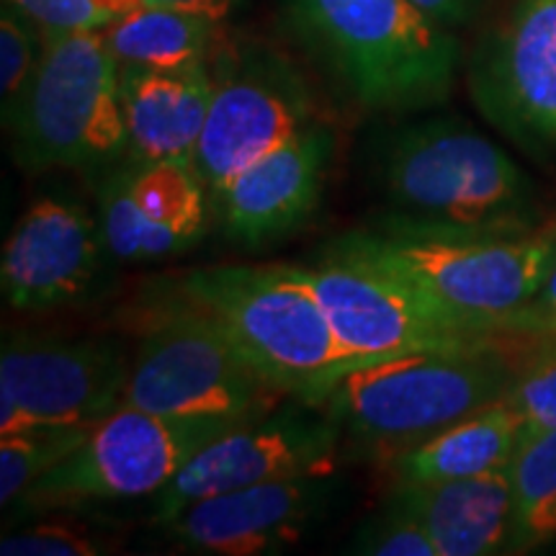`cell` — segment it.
I'll use <instances>...</instances> for the list:
<instances>
[{
    "label": "cell",
    "instance_id": "6da1fadb",
    "mask_svg": "<svg viewBox=\"0 0 556 556\" xmlns=\"http://www.w3.org/2000/svg\"><path fill=\"white\" fill-rule=\"evenodd\" d=\"M368 180L381 201L371 229L400 238H518L546 222L536 184L518 160L458 116L377 131Z\"/></svg>",
    "mask_w": 556,
    "mask_h": 556
},
{
    "label": "cell",
    "instance_id": "7a4b0ae2",
    "mask_svg": "<svg viewBox=\"0 0 556 556\" xmlns=\"http://www.w3.org/2000/svg\"><path fill=\"white\" fill-rule=\"evenodd\" d=\"M523 377L497 343H477L356 366L312 407L336 422L343 451L387 467L479 409L503 402Z\"/></svg>",
    "mask_w": 556,
    "mask_h": 556
},
{
    "label": "cell",
    "instance_id": "3957f363",
    "mask_svg": "<svg viewBox=\"0 0 556 556\" xmlns=\"http://www.w3.org/2000/svg\"><path fill=\"white\" fill-rule=\"evenodd\" d=\"M302 45L338 88L377 114H417L448 101L462 39L413 0H283Z\"/></svg>",
    "mask_w": 556,
    "mask_h": 556
},
{
    "label": "cell",
    "instance_id": "277c9868",
    "mask_svg": "<svg viewBox=\"0 0 556 556\" xmlns=\"http://www.w3.org/2000/svg\"><path fill=\"white\" fill-rule=\"evenodd\" d=\"M173 291L206 312L248 364L287 397L307 405L361 366L340 343L304 266L193 268Z\"/></svg>",
    "mask_w": 556,
    "mask_h": 556
},
{
    "label": "cell",
    "instance_id": "5b68a950",
    "mask_svg": "<svg viewBox=\"0 0 556 556\" xmlns=\"http://www.w3.org/2000/svg\"><path fill=\"white\" fill-rule=\"evenodd\" d=\"M325 253L384 270L477 338L495 343L554 266L556 219L518 238L486 240H417L358 229L340 235Z\"/></svg>",
    "mask_w": 556,
    "mask_h": 556
},
{
    "label": "cell",
    "instance_id": "8992f818",
    "mask_svg": "<svg viewBox=\"0 0 556 556\" xmlns=\"http://www.w3.org/2000/svg\"><path fill=\"white\" fill-rule=\"evenodd\" d=\"M3 129L16 165L31 176L122 163L129 150L122 65L103 29L45 34L37 75Z\"/></svg>",
    "mask_w": 556,
    "mask_h": 556
},
{
    "label": "cell",
    "instance_id": "52a82bcc",
    "mask_svg": "<svg viewBox=\"0 0 556 556\" xmlns=\"http://www.w3.org/2000/svg\"><path fill=\"white\" fill-rule=\"evenodd\" d=\"M281 400L289 397L268 384L227 332L178 291L148 309L124 405L165 417L250 420Z\"/></svg>",
    "mask_w": 556,
    "mask_h": 556
},
{
    "label": "cell",
    "instance_id": "ba28073f",
    "mask_svg": "<svg viewBox=\"0 0 556 556\" xmlns=\"http://www.w3.org/2000/svg\"><path fill=\"white\" fill-rule=\"evenodd\" d=\"M242 420L165 417L131 405L103 417L65 462L9 507V526L83 505L155 497L206 443Z\"/></svg>",
    "mask_w": 556,
    "mask_h": 556
},
{
    "label": "cell",
    "instance_id": "9c48e42d",
    "mask_svg": "<svg viewBox=\"0 0 556 556\" xmlns=\"http://www.w3.org/2000/svg\"><path fill=\"white\" fill-rule=\"evenodd\" d=\"M131 358L116 338L5 332L0 435L29 426L93 428L124 405Z\"/></svg>",
    "mask_w": 556,
    "mask_h": 556
},
{
    "label": "cell",
    "instance_id": "30bf717a",
    "mask_svg": "<svg viewBox=\"0 0 556 556\" xmlns=\"http://www.w3.org/2000/svg\"><path fill=\"white\" fill-rule=\"evenodd\" d=\"M479 114L539 163H556V0H507L467 60Z\"/></svg>",
    "mask_w": 556,
    "mask_h": 556
},
{
    "label": "cell",
    "instance_id": "8fae6325",
    "mask_svg": "<svg viewBox=\"0 0 556 556\" xmlns=\"http://www.w3.org/2000/svg\"><path fill=\"white\" fill-rule=\"evenodd\" d=\"M212 73V103L191 163L208 201L238 173L317 122L315 96L283 54L248 47L227 54Z\"/></svg>",
    "mask_w": 556,
    "mask_h": 556
},
{
    "label": "cell",
    "instance_id": "7c38bea8",
    "mask_svg": "<svg viewBox=\"0 0 556 556\" xmlns=\"http://www.w3.org/2000/svg\"><path fill=\"white\" fill-rule=\"evenodd\" d=\"M343 454L336 422L319 407L289 397L206 443L152 497V520L168 523L199 500L281 479L332 475Z\"/></svg>",
    "mask_w": 556,
    "mask_h": 556
},
{
    "label": "cell",
    "instance_id": "4fadbf2b",
    "mask_svg": "<svg viewBox=\"0 0 556 556\" xmlns=\"http://www.w3.org/2000/svg\"><path fill=\"white\" fill-rule=\"evenodd\" d=\"M304 274L332 332L361 366L417 351L490 343L368 263L323 253L315 266H304Z\"/></svg>",
    "mask_w": 556,
    "mask_h": 556
},
{
    "label": "cell",
    "instance_id": "5bb4252c",
    "mask_svg": "<svg viewBox=\"0 0 556 556\" xmlns=\"http://www.w3.org/2000/svg\"><path fill=\"white\" fill-rule=\"evenodd\" d=\"M109 258L99 217L86 204L41 197L5 240L0 287L9 307L26 315L75 307L93 294Z\"/></svg>",
    "mask_w": 556,
    "mask_h": 556
},
{
    "label": "cell",
    "instance_id": "9a60e30c",
    "mask_svg": "<svg viewBox=\"0 0 556 556\" xmlns=\"http://www.w3.org/2000/svg\"><path fill=\"white\" fill-rule=\"evenodd\" d=\"M338 500L332 475L219 492L163 523L178 552L208 556H268L294 548Z\"/></svg>",
    "mask_w": 556,
    "mask_h": 556
},
{
    "label": "cell",
    "instance_id": "2e32d148",
    "mask_svg": "<svg viewBox=\"0 0 556 556\" xmlns=\"http://www.w3.org/2000/svg\"><path fill=\"white\" fill-rule=\"evenodd\" d=\"M330 160L332 131L317 119L238 173L212 199L222 235L250 250L287 238L323 199Z\"/></svg>",
    "mask_w": 556,
    "mask_h": 556
},
{
    "label": "cell",
    "instance_id": "e0dca14e",
    "mask_svg": "<svg viewBox=\"0 0 556 556\" xmlns=\"http://www.w3.org/2000/svg\"><path fill=\"white\" fill-rule=\"evenodd\" d=\"M389 503L407 510L428 531L438 556L510 554V467L448 482L392 484Z\"/></svg>",
    "mask_w": 556,
    "mask_h": 556
},
{
    "label": "cell",
    "instance_id": "ac0fdd59",
    "mask_svg": "<svg viewBox=\"0 0 556 556\" xmlns=\"http://www.w3.org/2000/svg\"><path fill=\"white\" fill-rule=\"evenodd\" d=\"M212 60L178 70L122 67V106L129 131L127 160L193 163L212 103Z\"/></svg>",
    "mask_w": 556,
    "mask_h": 556
},
{
    "label": "cell",
    "instance_id": "d6986e66",
    "mask_svg": "<svg viewBox=\"0 0 556 556\" xmlns=\"http://www.w3.org/2000/svg\"><path fill=\"white\" fill-rule=\"evenodd\" d=\"M526 435L523 417L503 400L394 456L387 471L392 484L448 482L486 475L510 467Z\"/></svg>",
    "mask_w": 556,
    "mask_h": 556
},
{
    "label": "cell",
    "instance_id": "ffe728a7",
    "mask_svg": "<svg viewBox=\"0 0 556 556\" xmlns=\"http://www.w3.org/2000/svg\"><path fill=\"white\" fill-rule=\"evenodd\" d=\"M131 197L144 229V263L178 255L206 232L212 201L189 163H135Z\"/></svg>",
    "mask_w": 556,
    "mask_h": 556
},
{
    "label": "cell",
    "instance_id": "44dd1931",
    "mask_svg": "<svg viewBox=\"0 0 556 556\" xmlns=\"http://www.w3.org/2000/svg\"><path fill=\"white\" fill-rule=\"evenodd\" d=\"M222 21L160 5H139L103 29L122 67L178 70L212 60Z\"/></svg>",
    "mask_w": 556,
    "mask_h": 556
},
{
    "label": "cell",
    "instance_id": "7402d4cb",
    "mask_svg": "<svg viewBox=\"0 0 556 556\" xmlns=\"http://www.w3.org/2000/svg\"><path fill=\"white\" fill-rule=\"evenodd\" d=\"M510 475L516 500L510 554H526L556 539V426L526 435Z\"/></svg>",
    "mask_w": 556,
    "mask_h": 556
},
{
    "label": "cell",
    "instance_id": "603a6c76",
    "mask_svg": "<svg viewBox=\"0 0 556 556\" xmlns=\"http://www.w3.org/2000/svg\"><path fill=\"white\" fill-rule=\"evenodd\" d=\"M83 426H29L0 435V505L9 510L34 482L73 454L86 441Z\"/></svg>",
    "mask_w": 556,
    "mask_h": 556
},
{
    "label": "cell",
    "instance_id": "cb8c5ba5",
    "mask_svg": "<svg viewBox=\"0 0 556 556\" xmlns=\"http://www.w3.org/2000/svg\"><path fill=\"white\" fill-rule=\"evenodd\" d=\"M45 54V31L11 0L0 9V111L3 127L24 101Z\"/></svg>",
    "mask_w": 556,
    "mask_h": 556
},
{
    "label": "cell",
    "instance_id": "d4e9b609",
    "mask_svg": "<svg viewBox=\"0 0 556 556\" xmlns=\"http://www.w3.org/2000/svg\"><path fill=\"white\" fill-rule=\"evenodd\" d=\"M523 374L556 364V261L528 304L495 336Z\"/></svg>",
    "mask_w": 556,
    "mask_h": 556
},
{
    "label": "cell",
    "instance_id": "484cf974",
    "mask_svg": "<svg viewBox=\"0 0 556 556\" xmlns=\"http://www.w3.org/2000/svg\"><path fill=\"white\" fill-rule=\"evenodd\" d=\"M131 180H135V163L127 157L106 168V176L96 191L99 197L96 217H99L111 258L119 263H144V229L135 197H131Z\"/></svg>",
    "mask_w": 556,
    "mask_h": 556
},
{
    "label": "cell",
    "instance_id": "4316f807",
    "mask_svg": "<svg viewBox=\"0 0 556 556\" xmlns=\"http://www.w3.org/2000/svg\"><path fill=\"white\" fill-rule=\"evenodd\" d=\"M345 552L364 556H438L426 528L389 500L356 528Z\"/></svg>",
    "mask_w": 556,
    "mask_h": 556
},
{
    "label": "cell",
    "instance_id": "83f0119b",
    "mask_svg": "<svg viewBox=\"0 0 556 556\" xmlns=\"http://www.w3.org/2000/svg\"><path fill=\"white\" fill-rule=\"evenodd\" d=\"M26 526L13 528L0 539L3 556H96L109 554V541L90 533L88 528L58 520H24Z\"/></svg>",
    "mask_w": 556,
    "mask_h": 556
},
{
    "label": "cell",
    "instance_id": "f1b7e54d",
    "mask_svg": "<svg viewBox=\"0 0 556 556\" xmlns=\"http://www.w3.org/2000/svg\"><path fill=\"white\" fill-rule=\"evenodd\" d=\"M516 413L523 417L528 433L556 426V364L533 368L523 374L518 384L505 397Z\"/></svg>",
    "mask_w": 556,
    "mask_h": 556
},
{
    "label": "cell",
    "instance_id": "f546056e",
    "mask_svg": "<svg viewBox=\"0 0 556 556\" xmlns=\"http://www.w3.org/2000/svg\"><path fill=\"white\" fill-rule=\"evenodd\" d=\"M26 16L37 21L45 34L106 29L109 18L90 0H11Z\"/></svg>",
    "mask_w": 556,
    "mask_h": 556
},
{
    "label": "cell",
    "instance_id": "4dcf8cb0",
    "mask_svg": "<svg viewBox=\"0 0 556 556\" xmlns=\"http://www.w3.org/2000/svg\"><path fill=\"white\" fill-rule=\"evenodd\" d=\"M413 3L441 26L456 31L462 26L475 24L479 13L484 11L486 0H413Z\"/></svg>",
    "mask_w": 556,
    "mask_h": 556
},
{
    "label": "cell",
    "instance_id": "1f68e13d",
    "mask_svg": "<svg viewBox=\"0 0 556 556\" xmlns=\"http://www.w3.org/2000/svg\"><path fill=\"white\" fill-rule=\"evenodd\" d=\"M240 0H144V5H160V9H176L199 16L225 21L229 13L238 9Z\"/></svg>",
    "mask_w": 556,
    "mask_h": 556
},
{
    "label": "cell",
    "instance_id": "d6a6232c",
    "mask_svg": "<svg viewBox=\"0 0 556 556\" xmlns=\"http://www.w3.org/2000/svg\"><path fill=\"white\" fill-rule=\"evenodd\" d=\"M90 3H93L96 11H99L101 16H106L111 24V21H116V18L127 16V13H131V11H137L139 5H144V0H90Z\"/></svg>",
    "mask_w": 556,
    "mask_h": 556
}]
</instances>
